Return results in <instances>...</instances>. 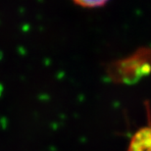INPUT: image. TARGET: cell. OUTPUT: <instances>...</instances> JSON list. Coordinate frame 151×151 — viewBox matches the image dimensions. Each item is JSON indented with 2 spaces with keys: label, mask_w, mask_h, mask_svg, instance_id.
Returning a JSON list of instances; mask_svg holds the SVG:
<instances>
[{
  "label": "cell",
  "mask_w": 151,
  "mask_h": 151,
  "mask_svg": "<svg viewBox=\"0 0 151 151\" xmlns=\"http://www.w3.org/2000/svg\"><path fill=\"white\" fill-rule=\"evenodd\" d=\"M151 71V51L140 50L111 67L110 76L117 83H132Z\"/></svg>",
  "instance_id": "1"
},
{
  "label": "cell",
  "mask_w": 151,
  "mask_h": 151,
  "mask_svg": "<svg viewBox=\"0 0 151 151\" xmlns=\"http://www.w3.org/2000/svg\"><path fill=\"white\" fill-rule=\"evenodd\" d=\"M77 4L83 6V7H88V8H94L99 7L105 4L108 0H74Z\"/></svg>",
  "instance_id": "3"
},
{
  "label": "cell",
  "mask_w": 151,
  "mask_h": 151,
  "mask_svg": "<svg viewBox=\"0 0 151 151\" xmlns=\"http://www.w3.org/2000/svg\"><path fill=\"white\" fill-rule=\"evenodd\" d=\"M127 151H151V124L135 132Z\"/></svg>",
  "instance_id": "2"
}]
</instances>
